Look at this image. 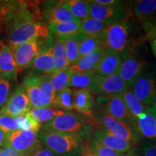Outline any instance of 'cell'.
Segmentation results:
<instances>
[{"mask_svg": "<svg viewBox=\"0 0 156 156\" xmlns=\"http://www.w3.org/2000/svg\"><path fill=\"white\" fill-rule=\"evenodd\" d=\"M153 107H154V108H156V101H155V103H154V105L153 106Z\"/></svg>", "mask_w": 156, "mask_h": 156, "instance_id": "51", "label": "cell"}, {"mask_svg": "<svg viewBox=\"0 0 156 156\" xmlns=\"http://www.w3.org/2000/svg\"><path fill=\"white\" fill-rule=\"evenodd\" d=\"M142 156H156V147L149 140H140Z\"/></svg>", "mask_w": 156, "mask_h": 156, "instance_id": "42", "label": "cell"}, {"mask_svg": "<svg viewBox=\"0 0 156 156\" xmlns=\"http://www.w3.org/2000/svg\"><path fill=\"white\" fill-rule=\"evenodd\" d=\"M0 73L8 80H15L17 77L13 51L9 45H3L0 48Z\"/></svg>", "mask_w": 156, "mask_h": 156, "instance_id": "21", "label": "cell"}, {"mask_svg": "<svg viewBox=\"0 0 156 156\" xmlns=\"http://www.w3.org/2000/svg\"><path fill=\"white\" fill-rule=\"evenodd\" d=\"M64 3L76 19L81 21L90 17L89 1L68 0L64 1Z\"/></svg>", "mask_w": 156, "mask_h": 156, "instance_id": "33", "label": "cell"}, {"mask_svg": "<svg viewBox=\"0 0 156 156\" xmlns=\"http://www.w3.org/2000/svg\"><path fill=\"white\" fill-rule=\"evenodd\" d=\"M50 36L47 25L41 23L27 22L18 24L9 31L8 42L11 48L38 39H46Z\"/></svg>", "mask_w": 156, "mask_h": 156, "instance_id": "5", "label": "cell"}, {"mask_svg": "<svg viewBox=\"0 0 156 156\" xmlns=\"http://www.w3.org/2000/svg\"><path fill=\"white\" fill-rule=\"evenodd\" d=\"M38 137L43 145L59 156H80L84 137L77 134L42 130Z\"/></svg>", "mask_w": 156, "mask_h": 156, "instance_id": "2", "label": "cell"}, {"mask_svg": "<svg viewBox=\"0 0 156 156\" xmlns=\"http://www.w3.org/2000/svg\"><path fill=\"white\" fill-rule=\"evenodd\" d=\"M15 118H16L17 124H18L19 130H25V131L28 130V131H33L38 133L41 129V124L34 119L29 114V112L15 117Z\"/></svg>", "mask_w": 156, "mask_h": 156, "instance_id": "37", "label": "cell"}, {"mask_svg": "<svg viewBox=\"0 0 156 156\" xmlns=\"http://www.w3.org/2000/svg\"><path fill=\"white\" fill-rule=\"evenodd\" d=\"M76 19L68 9L64 1L59 2L50 12L49 23H62L75 20Z\"/></svg>", "mask_w": 156, "mask_h": 156, "instance_id": "31", "label": "cell"}, {"mask_svg": "<svg viewBox=\"0 0 156 156\" xmlns=\"http://www.w3.org/2000/svg\"><path fill=\"white\" fill-rule=\"evenodd\" d=\"M142 28L145 34V38L149 41L156 37V13L151 18L142 23Z\"/></svg>", "mask_w": 156, "mask_h": 156, "instance_id": "40", "label": "cell"}, {"mask_svg": "<svg viewBox=\"0 0 156 156\" xmlns=\"http://www.w3.org/2000/svg\"><path fill=\"white\" fill-rule=\"evenodd\" d=\"M133 14L140 20L145 22L156 13V0H138L134 2Z\"/></svg>", "mask_w": 156, "mask_h": 156, "instance_id": "25", "label": "cell"}, {"mask_svg": "<svg viewBox=\"0 0 156 156\" xmlns=\"http://www.w3.org/2000/svg\"><path fill=\"white\" fill-rule=\"evenodd\" d=\"M93 127L85 116L73 112H64L43 124L42 130L77 134L84 138L92 132Z\"/></svg>", "mask_w": 156, "mask_h": 156, "instance_id": "3", "label": "cell"}, {"mask_svg": "<svg viewBox=\"0 0 156 156\" xmlns=\"http://www.w3.org/2000/svg\"><path fill=\"white\" fill-rule=\"evenodd\" d=\"M81 32L86 36L98 37L102 38L103 32L109 23L108 22L98 20L89 17L81 20Z\"/></svg>", "mask_w": 156, "mask_h": 156, "instance_id": "27", "label": "cell"}, {"mask_svg": "<svg viewBox=\"0 0 156 156\" xmlns=\"http://www.w3.org/2000/svg\"><path fill=\"white\" fill-rule=\"evenodd\" d=\"M127 89V85L118 74L108 76L95 75L89 88L93 94L101 96L122 95Z\"/></svg>", "mask_w": 156, "mask_h": 156, "instance_id": "7", "label": "cell"}, {"mask_svg": "<svg viewBox=\"0 0 156 156\" xmlns=\"http://www.w3.org/2000/svg\"><path fill=\"white\" fill-rule=\"evenodd\" d=\"M31 68L38 75H50L55 72L52 47L39 51L35 57Z\"/></svg>", "mask_w": 156, "mask_h": 156, "instance_id": "19", "label": "cell"}, {"mask_svg": "<svg viewBox=\"0 0 156 156\" xmlns=\"http://www.w3.org/2000/svg\"><path fill=\"white\" fill-rule=\"evenodd\" d=\"M32 108H42L41 102V89L38 84V74L31 75L23 84Z\"/></svg>", "mask_w": 156, "mask_h": 156, "instance_id": "23", "label": "cell"}, {"mask_svg": "<svg viewBox=\"0 0 156 156\" xmlns=\"http://www.w3.org/2000/svg\"><path fill=\"white\" fill-rule=\"evenodd\" d=\"M0 150H1V148H0Z\"/></svg>", "mask_w": 156, "mask_h": 156, "instance_id": "52", "label": "cell"}, {"mask_svg": "<svg viewBox=\"0 0 156 156\" xmlns=\"http://www.w3.org/2000/svg\"><path fill=\"white\" fill-rule=\"evenodd\" d=\"M150 44H151L152 52H153L154 56L156 58V37L150 41Z\"/></svg>", "mask_w": 156, "mask_h": 156, "instance_id": "48", "label": "cell"}, {"mask_svg": "<svg viewBox=\"0 0 156 156\" xmlns=\"http://www.w3.org/2000/svg\"><path fill=\"white\" fill-rule=\"evenodd\" d=\"M94 2L104 6H111V7H119L122 3V1L116 0H94Z\"/></svg>", "mask_w": 156, "mask_h": 156, "instance_id": "45", "label": "cell"}, {"mask_svg": "<svg viewBox=\"0 0 156 156\" xmlns=\"http://www.w3.org/2000/svg\"><path fill=\"white\" fill-rule=\"evenodd\" d=\"M102 40L106 49L114 51L122 56L129 54V25L124 20L109 23L103 32Z\"/></svg>", "mask_w": 156, "mask_h": 156, "instance_id": "4", "label": "cell"}, {"mask_svg": "<svg viewBox=\"0 0 156 156\" xmlns=\"http://www.w3.org/2000/svg\"><path fill=\"white\" fill-rule=\"evenodd\" d=\"M0 129L7 134L19 130L16 118L0 114Z\"/></svg>", "mask_w": 156, "mask_h": 156, "instance_id": "38", "label": "cell"}, {"mask_svg": "<svg viewBox=\"0 0 156 156\" xmlns=\"http://www.w3.org/2000/svg\"><path fill=\"white\" fill-rule=\"evenodd\" d=\"M40 144L38 133L28 130H17L8 134L5 146L30 156Z\"/></svg>", "mask_w": 156, "mask_h": 156, "instance_id": "8", "label": "cell"}, {"mask_svg": "<svg viewBox=\"0 0 156 156\" xmlns=\"http://www.w3.org/2000/svg\"><path fill=\"white\" fill-rule=\"evenodd\" d=\"M65 112L56 109L53 107L48 108H31L29 114L32 118L39 124H44L45 123L52 120L55 117L62 115Z\"/></svg>", "mask_w": 156, "mask_h": 156, "instance_id": "32", "label": "cell"}, {"mask_svg": "<svg viewBox=\"0 0 156 156\" xmlns=\"http://www.w3.org/2000/svg\"><path fill=\"white\" fill-rule=\"evenodd\" d=\"M82 156H98V155L95 153V152L91 148L90 145L85 144L84 146L83 152L81 154Z\"/></svg>", "mask_w": 156, "mask_h": 156, "instance_id": "46", "label": "cell"}, {"mask_svg": "<svg viewBox=\"0 0 156 156\" xmlns=\"http://www.w3.org/2000/svg\"><path fill=\"white\" fill-rule=\"evenodd\" d=\"M12 48L17 73L30 67L35 57L40 51L38 40L30 41Z\"/></svg>", "mask_w": 156, "mask_h": 156, "instance_id": "12", "label": "cell"}, {"mask_svg": "<svg viewBox=\"0 0 156 156\" xmlns=\"http://www.w3.org/2000/svg\"><path fill=\"white\" fill-rule=\"evenodd\" d=\"M135 128L140 137L151 140L156 137V108L150 107L135 122Z\"/></svg>", "mask_w": 156, "mask_h": 156, "instance_id": "16", "label": "cell"}, {"mask_svg": "<svg viewBox=\"0 0 156 156\" xmlns=\"http://www.w3.org/2000/svg\"><path fill=\"white\" fill-rule=\"evenodd\" d=\"M103 145L122 153H126L134 149V145L131 142L109 133L103 128H98L94 134V139Z\"/></svg>", "mask_w": 156, "mask_h": 156, "instance_id": "15", "label": "cell"}, {"mask_svg": "<svg viewBox=\"0 0 156 156\" xmlns=\"http://www.w3.org/2000/svg\"><path fill=\"white\" fill-rule=\"evenodd\" d=\"M32 107L23 85H20L7 99L4 106L0 109V114L17 117L25 114Z\"/></svg>", "mask_w": 156, "mask_h": 156, "instance_id": "11", "label": "cell"}, {"mask_svg": "<svg viewBox=\"0 0 156 156\" xmlns=\"http://www.w3.org/2000/svg\"><path fill=\"white\" fill-rule=\"evenodd\" d=\"M151 141L152 142V143H153V145H155V147H156V137L154 138V139H153V140H151Z\"/></svg>", "mask_w": 156, "mask_h": 156, "instance_id": "50", "label": "cell"}, {"mask_svg": "<svg viewBox=\"0 0 156 156\" xmlns=\"http://www.w3.org/2000/svg\"><path fill=\"white\" fill-rule=\"evenodd\" d=\"M84 36L85 35L83 33L80 32L75 36L64 38L66 54L69 67L74 65L79 60L80 44Z\"/></svg>", "mask_w": 156, "mask_h": 156, "instance_id": "28", "label": "cell"}, {"mask_svg": "<svg viewBox=\"0 0 156 156\" xmlns=\"http://www.w3.org/2000/svg\"><path fill=\"white\" fill-rule=\"evenodd\" d=\"M94 107V95L89 89H74V110L88 116L92 115Z\"/></svg>", "mask_w": 156, "mask_h": 156, "instance_id": "18", "label": "cell"}, {"mask_svg": "<svg viewBox=\"0 0 156 156\" xmlns=\"http://www.w3.org/2000/svg\"><path fill=\"white\" fill-rule=\"evenodd\" d=\"M105 50L106 48L104 47H101L92 53L80 58L74 65L69 67L70 74L85 73L94 71Z\"/></svg>", "mask_w": 156, "mask_h": 156, "instance_id": "20", "label": "cell"}, {"mask_svg": "<svg viewBox=\"0 0 156 156\" xmlns=\"http://www.w3.org/2000/svg\"><path fill=\"white\" fill-rule=\"evenodd\" d=\"M122 62L117 74L121 79L131 89L136 80L146 70L145 60L134 55L122 56Z\"/></svg>", "mask_w": 156, "mask_h": 156, "instance_id": "10", "label": "cell"}, {"mask_svg": "<svg viewBox=\"0 0 156 156\" xmlns=\"http://www.w3.org/2000/svg\"><path fill=\"white\" fill-rule=\"evenodd\" d=\"M131 90L146 106H153L156 101L155 72L146 73L145 70L136 80Z\"/></svg>", "mask_w": 156, "mask_h": 156, "instance_id": "9", "label": "cell"}, {"mask_svg": "<svg viewBox=\"0 0 156 156\" xmlns=\"http://www.w3.org/2000/svg\"><path fill=\"white\" fill-rule=\"evenodd\" d=\"M8 134H9L5 133V132H4L3 131H2V130L0 129V148L5 147Z\"/></svg>", "mask_w": 156, "mask_h": 156, "instance_id": "47", "label": "cell"}, {"mask_svg": "<svg viewBox=\"0 0 156 156\" xmlns=\"http://www.w3.org/2000/svg\"><path fill=\"white\" fill-rule=\"evenodd\" d=\"M55 72L61 71L69 67L66 54L64 38H56L52 47Z\"/></svg>", "mask_w": 156, "mask_h": 156, "instance_id": "29", "label": "cell"}, {"mask_svg": "<svg viewBox=\"0 0 156 156\" xmlns=\"http://www.w3.org/2000/svg\"><path fill=\"white\" fill-rule=\"evenodd\" d=\"M0 30L27 22L40 23L39 7L34 2H0Z\"/></svg>", "mask_w": 156, "mask_h": 156, "instance_id": "1", "label": "cell"}, {"mask_svg": "<svg viewBox=\"0 0 156 156\" xmlns=\"http://www.w3.org/2000/svg\"><path fill=\"white\" fill-rule=\"evenodd\" d=\"M10 89V84L8 80L5 77L0 78V109L7 102Z\"/></svg>", "mask_w": 156, "mask_h": 156, "instance_id": "41", "label": "cell"}, {"mask_svg": "<svg viewBox=\"0 0 156 156\" xmlns=\"http://www.w3.org/2000/svg\"><path fill=\"white\" fill-rule=\"evenodd\" d=\"M122 62L119 54L111 49H106L94 70L95 75L108 76L117 74Z\"/></svg>", "mask_w": 156, "mask_h": 156, "instance_id": "17", "label": "cell"}, {"mask_svg": "<svg viewBox=\"0 0 156 156\" xmlns=\"http://www.w3.org/2000/svg\"><path fill=\"white\" fill-rule=\"evenodd\" d=\"M96 120L99 123L101 128L106 130L109 133L130 142L134 145L140 142V137L135 126L116 119L103 110L98 113Z\"/></svg>", "mask_w": 156, "mask_h": 156, "instance_id": "6", "label": "cell"}, {"mask_svg": "<svg viewBox=\"0 0 156 156\" xmlns=\"http://www.w3.org/2000/svg\"><path fill=\"white\" fill-rule=\"evenodd\" d=\"M125 103L126 107H127L129 112L134 118V119L136 120L140 116H142L147 108L149 107L146 106L134 94L131 89L128 88L126 90L122 95Z\"/></svg>", "mask_w": 156, "mask_h": 156, "instance_id": "24", "label": "cell"}, {"mask_svg": "<svg viewBox=\"0 0 156 156\" xmlns=\"http://www.w3.org/2000/svg\"><path fill=\"white\" fill-rule=\"evenodd\" d=\"M90 2V17L98 20L104 22L114 23L124 20L126 13L119 7L104 6L89 1Z\"/></svg>", "mask_w": 156, "mask_h": 156, "instance_id": "14", "label": "cell"}, {"mask_svg": "<svg viewBox=\"0 0 156 156\" xmlns=\"http://www.w3.org/2000/svg\"><path fill=\"white\" fill-rule=\"evenodd\" d=\"M48 28L56 38H66L81 32V22L79 20H75L67 23H50Z\"/></svg>", "mask_w": 156, "mask_h": 156, "instance_id": "22", "label": "cell"}, {"mask_svg": "<svg viewBox=\"0 0 156 156\" xmlns=\"http://www.w3.org/2000/svg\"><path fill=\"white\" fill-rule=\"evenodd\" d=\"M101 47H104L102 38H98V37H89L84 36L83 39L81 40L80 44V58L92 53V52L95 51V50Z\"/></svg>", "mask_w": 156, "mask_h": 156, "instance_id": "36", "label": "cell"}, {"mask_svg": "<svg viewBox=\"0 0 156 156\" xmlns=\"http://www.w3.org/2000/svg\"><path fill=\"white\" fill-rule=\"evenodd\" d=\"M125 156H142V155H140L137 151L133 149L132 150V151H129L128 153H125Z\"/></svg>", "mask_w": 156, "mask_h": 156, "instance_id": "49", "label": "cell"}, {"mask_svg": "<svg viewBox=\"0 0 156 156\" xmlns=\"http://www.w3.org/2000/svg\"><path fill=\"white\" fill-rule=\"evenodd\" d=\"M95 75V72L92 71L85 73L71 74L69 87L74 89H89L92 84L93 77Z\"/></svg>", "mask_w": 156, "mask_h": 156, "instance_id": "34", "label": "cell"}, {"mask_svg": "<svg viewBox=\"0 0 156 156\" xmlns=\"http://www.w3.org/2000/svg\"><path fill=\"white\" fill-rule=\"evenodd\" d=\"M70 77L71 74L69 71V67L61 71L54 72L53 74L50 75V81L54 91L58 93L64 88L69 87Z\"/></svg>", "mask_w": 156, "mask_h": 156, "instance_id": "35", "label": "cell"}, {"mask_svg": "<svg viewBox=\"0 0 156 156\" xmlns=\"http://www.w3.org/2000/svg\"><path fill=\"white\" fill-rule=\"evenodd\" d=\"M52 107L64 112L74 110V89L67 87L56 93Z\"/></svg>", "mask_w": 156, "mask_h": 156, "instance_id": "30", "label": "cell"}, {"mask_svg": "<svg viewBox=\"0 0 156 156\" xmlns=\"http://www.w3.org/2000/svg\"><path fill=\"white\" fill-rule=\"evenodd\" d=\"M30 156H59L57 154L54 153L48 148L46 147L44 145H43L41 142L38 147L36 148V150Z\"/></svg>", "mask_w": 156, "mask_h": 156, "instance_id": "43", "label": "cell"}, {"mask_svg": "<svg viewBox=\"0 0 156 156\" xmlns=\"http://www.w3.org/2000/svg\"><path fill=\"white\" fill-rule=\"evenodd\" d=\"M38 84L41 89V102L42 108L52 107L56 92L51 83L49 75H38Z\"/></svg>", "mask_w": 156, "mask_h": 156, "instance_id": "26", "label": "cell"}, {"mask_svg": "<svg viewBox=\"0 0 156 156\" xmlns=\"http://www.w3.org/2000/svg\"><path fill=\"white\" fill-rule=\"evenodd\" d=\"M0 156H28L15 151L10 147L5 146L0 150Z\"/></svg>", "mask_w": 156, "mask_h": 156, "instance_id": "44", "label": "cell"}, {"mask_svg": "<svg viewBox=\"0 0 156 156\" xmlns=\"http://www.w3.org/2000/svg\"><path fill=\"white\" fill-rule=\"evenodd\" d=\"M105 97L107 102L104 106V112L117 120L135 126V120L129 112L122 95Z\"/></svg>", "mask_w": 156, "mask_h": 156, "instance_id": "13", "label": "cell"}, {"mask_svg": "<svg viewBox=\"0 0 156 156\" xmlns=\"http://www.w3.org/2000/svg\"><path fill=\"white\" fill-rule=\"evenodd\" d=\"M90 147L95 152L98 156H125V154L119 153L103 145L96 140H93Z\"/></svg>", "mask_w": 156, "mask_h": 156, "instance_id": "39", "label": "cell"}]
</instances>
